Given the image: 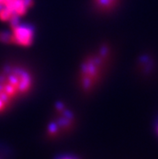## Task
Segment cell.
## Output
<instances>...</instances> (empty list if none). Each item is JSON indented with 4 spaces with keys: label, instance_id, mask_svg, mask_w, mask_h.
I'll use <instances>...</instances> for the list:
<instances>
[{
    "label": "cell",
    "instance_id": "obj_1",
    "mask_svg": "<svg viewBox=\"0 0 158 159\" xmlns=\"http://www.w3.org/2000/svg\"><path fill=\"white\" fill-rule=\"evenodd\" d=\"M34 83V76L26 66H5L0 70V114L25 98L32 91Z\"/></svg>",
    "mask_w": 158,
    "mask_h": 159
},
{
    "label": "cell",
    "instance_id": "obj_2",
    "mask_svg": "<svg viewBox=\"0 0 158 159\" xmlns=\"http://www.w3.org/2000/svg\"><path fill=\"white\" fill-rule=\"evenodd\" d=\"M108 54L109 49L107 47H101L96 52L86 57L81 65L79 82L83 90L90 91L97 84L103 72Z\"/></svg>",
    "mask_w": 158,
    "mask_h": 159
},
{
    "label": "cell",
    "instance_id": "obj_3",
    "mask_svg": "<svg viewBox=\"0 0 158 159\" xmlns=\"http://www.w3.org/2000/svg\"><path fill=\"white\" fill-rule=\"evenodd\" d=\"M36 37L33 25L22 20L10 24V29L0 32V41L3 44H11L21 47L32 45Z\"/></svg>",
    "mask_w": 158,
    "mask_h": 159
},
{
    "label": "cell",
    "instance_id": "obj_4",
    "mask_svg": "<svg viewBox=\"0 0 158 159\" xmlns=\"http://www.w3.org/2000/svg\"><path fill=\"white\" fill-rule=\"evenodd\" d=\"M34 0H0V20L9 24L18 22L33 7Z\"/></svg>",
    "mask_w": 158,
    "mask_h": 159
},
{
    "label": "cell",
    "instance_id": "obj_5",
    "mask_svg": "<svg viewBox=\"0 0 158 159\" xmlns=\"http://www.w3.org/2000/svg\"><path fill=\"white\" fill-rule=\"evenodd\" d=\"M74 120L72 111L66 108L62 103L56 105V115L55 119L48 126V133L52 137H56L62 132L70 129Z\"/></svg>",
    "mask_w": 158,
    "mask_h": 159
},
{
    "label": "cell",
    "instance_id": "obj_6",
    "mask_svg": "<svg viewBox=\"0 0 158 159\" xmlns=\"http://www.w3.org/2000/svg\"><path fill=\"white\" fill-rule=\"evenodd\" d=\"M118 0H93L94 6L101 11H110L117 4Z\"/></svg>",
    "mask_w": 158,
    "mask_h": 159
},
{
    "label": "cell",
    "instance_id": "obj_7",
    "mask_svg": "<svg viewBox=\"0 0 158 159\" xmlns=\"http://www.w3.org/2000/svg\"><path fill=\"white\" fill-rule=\"evenodd\" d=\"M58 159H76L74 158L72 156H63V157H60Z\"/></svg>",
    "mask_w": 158,
    "mask_h": 159
},
{
    "label": "cell",
    "instance_id": "obj_8",
    "mask_svg": "<svg viewBox=\"0 0 158 159\" xmlns=\"http://www.w3.org/2000/svg\"><path fill=\"white\" fill-rule=\"evenodd\" d=\"M156 129H157V133H158V123H157V125H156Z\"/></svg>",
    "mask_w": 158,
    "mask_h": 159
}]
</instances>
